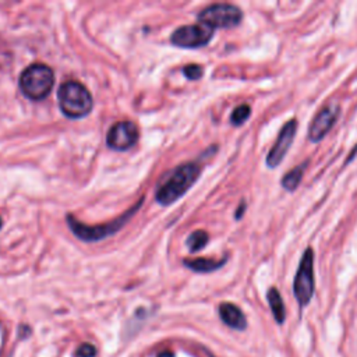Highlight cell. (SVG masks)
Instances as JSON below:
<instances>
[{"mask_svg": "<svg viewBox=\"0 0 357 357\" xmlns=\"http://www.w3.org/2000/svg\"><path fill=\"white\" fill-rule=\"evenodd\" d=\"M201 175V168L195 162H187L176 168L172 175L158 187L157 201L162 206H171L184 195Z\"/></svg>", "mask_w": 357, "mask_h": 357, "instance_id": "1", "label": "cell"}, {"mask_svg": "<svg viewBox=\"0 0 357 357\" xmlns=\"http://www.w3.org/2000/svg\"><path fill=\"white\" fill-rule=\"evenodd\" d=\"M59 107L65 116L70 119H81L94 108V100L91 92L78 81H66L61 85L59 92Z\"/></svg>", "mask_w": 357, "mask_h": 357, "instance_id": "2", "label": "cell"}, {"mask_svg": "<svg viewBox=\"0 0 357 357\" xmlns=\"http://www.w3.org/2000/svg\"><path fill=\"white\" fill-rule=\"evenodd\" d=\"M19 84L24 96L32 100H41L52 91L55 73L47 65L34 63L21 73Z\"/></svg>", "mask_w": 357, "mask_h": 357, "instance_id": "3", "label": "cell"}, {"mask_svg": "<svg viewBox=\"0 0 357 357\" xmlns=\"http://www.w3.org/2000/svg\"><path fill=\"white\" fill-rule=\"evenodd\" d=\"M142 202H144V198H141L131 210L126 211V214H123L122 217H119L118 219H115L113 222L107 224V225L89 226V225L81 224L73 215H67V225L72 229V232L76 235V237H78V239H81L87 243L99 241L102 239L109 237V236L118 233L134 217V214L138 211V208L142 207Z\"/></svg>", "mask_w": 357, "mask_h": 357, "instance_id": "4", "label": "cell"}, {"mask_svg": "<svg viewBox=\"0 0 357 357\" xmlns=\"http://www.w3.org/2000/svg\"><path fill=\"white\" fill-rule=\"evenodd\" d=\"M316 292V278H314V250L307 247L300 260L294 282L293 293L300 307L307 305Z\"/></svg>", "mask_w": 357, "mask_h": 357, "instance_id": "5", "label": "cell"}, {"mask_svg": "<svg viewBox=\"0 0 357 357\" xmlns=\"http://www.w3.org/2000/svg\"><path fill=\"white\" fill-rule=\"evenodd\" d=\"M243 20V12L230 3H215L199 12L198 21L213 30L233 28Z\"/></svg>", "mask_w": 357, "mask_h": 357, "instance_id": "6", "label": "cell"}, {"mask_svg": "<svg viewBox=\"0 0 357 357\" xmlns=\"http://www.w3.org/2000/svg\"><path fill=\"white\" fill-rule=\"evenodd\" d=\"M213 36H214L213 28L204 25L201 23H197V24L183 25L177 28L172 34L171 42L177 47L195 49V47H202L208 45Z\"/></svg>", "mask_w": 357, "mask_h": 357, "instance_id": "7", "label": "cell"}, {"mask_svg": "<svg viewBox=\"0 0 357 357\" xmlns=\"http://www.w3.org/2000/svg\"><path fill=\"white\" fill-rule=\"evenodd\" d=\"M340 116V105L336 100H331L314 116L309 126V140L312 142H320L335 126Z\"/></svg>", "mask_w": 357, "mask_h": 357, "instance_id": "8", "label": "cell"}, {"mask_svg": "<svg viewBox=\"0 0 357 357\" xmlns=\"http://www.w3.org/2000/svg\"><path fill=\"white\" fill-rule=\"evenodd\" d=\"M296 133H297V120L296 119L288 120L283 125V127L281 129L274 147L268 152V155H267L268 168L275 169L278 165L282 164V161L285 160V157L288 154V151L290 149V147L294 141Z\"/></svg>", "mask_w": 357, "mask_h": 357, "instance_id": "9", "label": "cell"}, {"mask_svg": "<svg viewBox=\"0 0 357 357\" xmlns=\"http://www.w3.org/2000/svg\"><path fill=\"white\" fill-rule=\"evenodd\" d=\"M138 138L140 131L133 122H119L109 129L107 145L115 151H127L137 144Z\"/></svg>", "mask_w": 357, "mask_h": 357, "instance_id": "10", "label": "cell"}, {"mask_svg": "<svg viewBox=\"0 0 357 357\" xmlns=\"http://www.w3.org/2000/svg\"><path fill=\"white\" fill-rule=\"evenodd\" d=\"M219 317L225 325L236 331H244L247 328V318L239 305L233 303H221L218 309Z\"/></svg>", "mask_w": 357, "mask_h": 357, "instance_id": "11", "label": "cell"}, {"mask_svg": "<svg viewBox=\"0 0 357 357\" xmlns=\"http://www.w3.org/2000/svg\"><path fill=\"white\" fill-rule=\"evenodd\" d=\"M228 259H222V260H214V259H191V260H184L183 264L198 274H208V272H214L218 271L219 268H222L226 264Z\"/></svg>", "mask_w": 357, "mask_h": 357, "instance_id": "12", "label": "cell"}, {"mask_svg": "<svg viewBox=\"0 0 357 357\" xmlns=\"http://www.w3.org/2000/svg\"><path fill=\"white\" fill-rule=\"evenodd\" d=\"M267 299H268L270 307H271L275 321L279 325H282L286 320V309H285V303H283V299H282L279 290L277 288H271L267 293Z\"/></svg>", "mask_w": 357, "mask_h": 357, "instance_id": "13", "label": "cell"}, {"mask_svg": "<svg viewBox=\"0 0 357 357\" xmlns=\"http://www.w3.org/2000/svg\"><path fill=\"white\" fill-rule=\"evenodd\" d=\"M307 165H309V161L303 162L301 165H297L294 169H292L290 172H288L283 179H282V187L286 190V191H294L299 184L301 183L303 180V176L305 173V169H307Z\"/></svg>", "mask_w": 357, "mask_h": 357, "instance_id": "14", "label": "cell"}, {"mask_svg": "<svg viewBox=\"0 0 357 357\" xmlns=\"http://www.w3.org/2000/svg\"><path fill=\"white\" fill-rule=\"evenodd\" d=\"M208 241H210V236L206 230H195L188 236L186 243H187L190 252H197L206 247Z\"/></svg>", "mask_w": 357, "mask_h": 357, "instance_id": "15", "label": "cell"}, {"mask_svg": "<svg viewBox=\"0 0 357 357\" xmlns=\"http://www.w3.org/2000/svg\"><path fill=\"white\" fill-rule=\"evenodd\" d=\"M251 116V108L247 104L239 105L237 108H235V111L230 115V123L233 126H241L243 123H246Z\"/></svg>", "mask_w": 357, "mask_h": 357, "instance_id": "16", "label": "cell"}, {"mask_svg": "<svg viewBox=\"0 0 357 357\" xmlns=\"http://www.w3.org/2000/svg\"><path fill=\"white\" fill-rule=\"evenodd\" d=\"M183 73L188 80H199L204 74V69L199 65H188L183 69Z\"/></svg>", "mask_w": 357, "mask_h": 357, "instance_id": "17", "label": "cell"}, {"mask_svg": "<svg viewBox=\"0 0 357 357\" xmlns=\"http://www.w3.org/2000/svg\"><path fill=\"white\" fill-rule=\"evenodd\" d=\"M76 357H95L96 356V347L91 343H81L74 353Z\"/></svg>", "mask_w": 357, "mask_h": 357, "instance_id": "18", "label": "cell"}, {"mask_svg": "<svg viewBox=\"0 0 357 357\" xmlns=\"http://www.w3.org/2000/svg\"><path fill=\"white\" fill-rule=\"evenodd\" d=\"M246 208H247V204H246L244 201H241V202H240V206H239V208L236 210V219H241V218H243Z\"/></svg>", "mask_w": 357, "mask_h": 357, "instance_id": "19", "label": "cell"}, {"mask_svg": "<svg viewBox=\"0 0 357 357\" xmlns=\"http://www.w3.org/2000/svg\"><path fill=\"white\" fill-rule=\"evenodd\" d=\"M157 357H175V353L171 350H165V351H161Z\"/></svg>", "mask_w": 357, "mask_h": 357, "instance_id": "20", "label": "cell"}, {"mask_svg": "<svg viewBox=\"0 0 357 357\" xmlns=\"http://www.w3.org/2000/svg\"><path fill=\"white\" fill-rule=\"evenodd\" d=\"M2 226H3V221H2V217H0V229H2Z\"/></svg>", "mask_w": 357, "mask_h": 357, "instance_id": "21", "label": "cell"}]
</instances>
